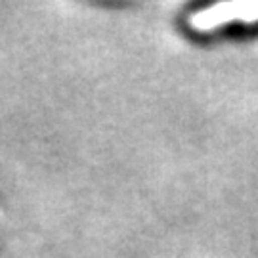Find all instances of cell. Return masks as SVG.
Returning <instances> with one entry per match:
<instances>
[{"mask_svg": "<svg viewBox=\"0 0 258 258\" xmlns=\"http://www.w3.org/2000/svg\"><path fill=\"white\" fill-rule=\"evenodd\" d=\"M230 21H243V23L258 21V2H230V4H216L207 10H199L191 14L189 25L199 33H207Z\"/></svg>", "mask_w": 258, "mask_h": 258, "instance_id": "cell-1", "label": "cell"}]
</instances>
